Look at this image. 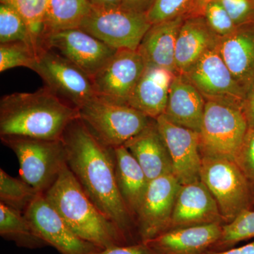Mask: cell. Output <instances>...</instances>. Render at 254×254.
Wrapping results in <instances>:
<instances>
[{
  "instance_id": "6da1fadb",
  "label": "cell",
  "mask_w": 254,
  "mask_h": 254,
  "mask_svg": "<svg viewBox=\"0 0 254 254\" xmlns=\"http://www.w3.org/2000/svg\"><path fill=\"white\" fill-rule=\"evenodd\" d=\"M63 141L68 168L85 193L118 227L128 245L139 243L136 223L117 184L113 148L103 144L80 118L68 125Z\"/></svg>"
},
{
  "instance_id": "7a4b0ae2",
  "label": "cell",
  "mask_w": 254,
  "mask_h": 254,
  "mask_svg": "<svg viewBox=\"0 0 254 254\" xmlns=\"http://www.w3.org/2000/svg\"><path fill=\"white\" fill-rule=\"evenodd\" d=\"M78 118V109L46 87L33 93H14L0 101V137L61 140Z\"/></svg>"
},
{
  "instance_id": "3957f363",
  "label": "cell",
  "mask_w": 254,
  "mask_h": 254,
  "mask_svg": "<svg viewBox=\"0 0 254 254\" xmlns=\"http://www.w3.org/2000/svg\"><path fill=\"white\" fill-rule=\"evenodd\" d=\"M78 237L102 250L128 245L123 233L95 206L67 165L44 194Z\"/></svg>"
},
{
  "instance_id": "277c9868",
  "label": "cell",
  "mask_w": 254,
  "mask_h": 254,
  "mask_svg": "<svg viewBox=\"0 0 254 254\" xmlns=\"http://www.w3.org/2000/svg\"><path fill=\"white\" fill-rule=\"evenodd\" d=\"M78 110L80 120L110 148L125 145L153 120L129 105L119 104L97 95Z\"/></svg>"
},
{
  "instance_id": "5b68a950",
  "label": "cell",
  "mask_w": 254,
  "mask_h": 254,
  "mask_svg": "<svg viewBox=\"0 0 254 254\" xmlns=\"http://www.w3.org/2000/svg\"><path fill=\"white\" fill-rule=\"evenodd\" d=\"M1 140L17 157L21 179L41 194L53 186L67 165L63 139L4 137Z\"/></svg>"
},
{
  "instance_id": "8992f818",
  "label": "cell",
  "mask_w": 254,
  "mask_h": 254,
  "mask_svg": "<svg viewBox=\"0 0 254 254\" xmlns=\"http://www.w3.org/2000/svg\"><path fill=\"white\" fill-rule=\"evenodd\" d=\"M200 180L213 195L225 224L251 210L254 197L236 162L226 157L201 156Z\"/></svg>"
},
{
  "instance_id": "52a82bcc",
  "label": "cell",
  "mask_w": 254,
  "mask_h": 254,
  "mask_svg": "<svg viewBox=\"0 0 254 254\" xmlns=\"http://www.w3.org/2000/svg\"><path fill=\"white\" fill-rule=\"evenodd\" d=\"M248 129L243 110L206 100L199 132L200 155L235 160Z\"/></svg>"
},
{
  "instance_id": "ba28073f",
  "label": "cell",
  "mask_w": 254,
  "mask_h": 254,
  "mask_svg": "<svg viewBox=\"0 0 254 254\" xmlns=\"http://www.w3.org/2000/svg\"><path fill=\"white\" fill-rule=\"evenodd\" d=\"M151 26L146 14L121 6L92 7L79 28L114 49L136 51Z\"/></svg>"
},
{
  "instance_id": "9c48e42d",
  "label": "cell",
  "mask_w": 254,
  "mask_h": 254,
  "mask_svg": "<svg viewBox=\"0 0 254 254\" xmlns=\"http://www.w3.org/2000/svg\"><path fill=\"white\" fill-rule=\"evenodd\" d=\"M31 69L41 76L45 87L76 109L96 95L92 78L53 50L41 48Z\"/></svg>"
},
{
  "instance_id": "30bf717a",
  "label": "cell",
  "mask_w": 254,
  "mask_h": 254,
  "mask_svg": "<svg viewBox=\"0 0 254 254\" xmlns=\"http://www.w3.org/2000/svg\"><path fill=\"white\" fill-rule=\"evenodd\" d=\"M185 75L205 100L243 110L247 93L230 72L215 47L208 50Z\"/></svg>"
},
{
  "instance_id": "8fae6325",
  "label": "cell",
  "mask_w": 254,
  "mask_h": 254,
  "mask_svg": "<svg viewBox=\"0 0 254 254\" xmlns=\"http://www.w3.org/2000/svg\"><path fill=\"white\" fill-rule=\"evenodd\" d=\"M181 187L173 174L149 182L135 219L140 242H147L168 231Z\"/></svg>"
},
{
  "instance_id": "7c38bea8",
  "label": "cell",
  "mask_w": 254,
  "mask_h": 254,
  "mask_svg": "<svg viewBox=\"0 0 254 254\" xmlns=\"http://www.w3.org/2000/svg\"><path fill=\"white\" fill-rule=\"evenodd\" d=\"M42 48L61 55L91 78L118 50L107 46L81 28L64 30L48 35L43 39Z\"/></svg>"
},
{
  "instance_id": "4fadbf2b",
  "label": "cell",
  "mask_w": 254,
  "mask_h": 254,
  "mask_svg": "<svg viewBox=\"0 0 254 254\" xmlns=\"http://www.w3.org/2000/svg\"><path fill=\"white\" fill-rule=\"evenodd\" d=\"M23 214L42 240L61 254H94L103 250L76 235L43 194L38 195Z\"/></svg>"
},
{
  "instance_id": "5bb4252c",
  "label": "cell",
  "mask_w": 254,
  "mask_h": 254,
  "mask_svg": "<svg viewBox=\"0 0 254 254\" xmlns=\"http://www.w3.org/2000/svg\"><path fill=\"white\" fill-rule=\"evenodd\" d=\"M145 67L144 60L137 50H118L92 78L95 93L119 104L128 105Z\"/></svg>"
},
{
  "instance_id": "9a60e30c",
  "label": "cell",
  "mask_w": 254,
  "mask_h": 254,
  "mask_svg": "<svg viewBox=\"0 0 254 254\" xmlns=\"http://www.w3.org/2000/svg\"><path fill=\"white\" fill-rule=\"evenodd\" d=\"M155 120L170 153L174 176L182 185L199 180V133L172 123L163 115Z\"/></svg>"
},
{
  "instance_id": "2e32d148",
  "label": "cell",
  "mask_w": 254,
  "mask_h": 254,
  "mask_svg": "<svg viewBox=\"0 0 254 254\" xmlns=\"http://www.w3.org/2000/svg\"><path fill=\"white\" fill-rule=\"evenodd\" d=\"M210 224L225 225V221L208 188L200 180L182 185L168 230Z\"/></svg>"
},
{
  "instance_id": "e0dca14e",
  "label": "cell",
  "mask_w": 254,
  "mask_h": 254,
  "mask_svg": "<svg viewBox=\"0 0 254 254\" xmlns=\"http://www.w3.org/2000/svg\"><path fill=\"white\" fill-rule=\"evenodd\" d=\"M220 224L172 229L144 243L158 254H207L222 235Z\"/></svg>"
},
{
  "instance_id": "ac0fdd59",
  "label": "cell",
  "mask_w": 254,
  "mask_h": 254,
  "mask_svg": "<svg viewBox=\"0 0 254 254\" xmlns=\"http://www.w3.org/2000/svg\"><path fill=\"white\" fill-rule=\"evenodd\" d=\"M215 48L239 84L248 93L254 82V23L218 37Z\"/></svg>"
},
{
  "instance_id": "d6986e66",
  "label": "cell",
  "mask_w": 254,
  "mask_h": 254,
  "mask_svg": "<svg viewBox=\"0 0 254 254\" xmlns=\"http://www.w3.org/2000/svg\"><path fill=\"white\" fill-rule=\"evenodd\" d=\"M206 100L185 74L177 73L169 92L164 116L178 126L199 133Z\"/></svg>"
},
{
  "instance_id": "ffe728a7",
  "label": "cell",
  "mask_w": 254,
  "mask_h": 254,
  "mask_svg": "<svg viewBox=\"0 0 254 254\" xmlns=\"http://www.w3.org/2000/svg\"><path fill=\"white\" fill-rule=\"evenodd\" d=\"M124 145L136 159L149 182L173 174L170 153L156 120Z\"/></svg>"
},
{
  "instance_id": "44dd1931",
  "label": "cell",
  "mask_w": 254,
  "mask_h": 254,
  "mask_svg": "<svg viewBox=\"0 0 254 254\" xmlns=\"http://www.w3.org/2000/svg\"><path fill=\"white\" fill-rule=\"evenodd\" d=\"M176 74L165 68L145 65L128 105L156 120L165 114L170 86Z\"/></svg>"
},
{
  "instance_id": "7402d4cb",
  "label": "cell",
  "mask_w": 254,
  "mask_h": 254,
  "mask_svg": "<svg viewBox=\"0 0 254 254\" xmlns=\"http://www.w3.org/2000/svg\"><path fill=\"white\" fill-rule=\"evenodd\" d=\"M218 38L203 15L185 18L177 39V73L185 74L208 50L215 48Z\"/></svg>"
},
{
  "instance_id": "603a6c76",
  "label": "cell",
  "mask_w": 254,
  "mask_h": 254,
  "mask_svg": "<svg viewBox=\"0 0 254 254\" xmlns=\"http://www.w3.org/2000/svg\"><path fill=\"white\" fill-rule=\"evenodd\" d=\"M185 18L179 17L152 24L137 50L145 65L177 73L175 50L177 36Z\"/></svg>"
},
{
  "instance_id": "cb8c5ba5",
  "label": "cell",
  "mask_w": 254,
  "mask_h": 254,
  "mask_svg": "<svg viewBox=\"0 0 254 254\" xmlns=\"http://www.w3.org/2000/svg\"><path fill=\"white\" fill-rule=\"evenodd\" d=\"M113 152L119 190L135 222L150 182L143 169L125 145L113 148Z\"/></svg>"
},
{
  "instance_id": "d4e9b609",
  "label": "cell",
  "mask_w": 254,
  "mask_h": 254,
  "mask_svg": "<svg viewBox=\"0 0 254 254\" xmlns=\"http://www.w3.org/2000/svg\"><path fill=\"white\" fill-rule=\"evenodd\" d=\"M91 9L88 0H48L43 39L55 32L79 28Z\"/></svg>"
},
{
  "instance_id": "484cf974",
  "label": "cell",
  "mask_w": 254,
  "mask_h": 254,
  "mask_svg": "<svg viewBox=\"0 0 254 254\" xmlns=\"http://www.w3.org/2000/svg\"><path fill=\"white\" fill-rule=\"evenodd\" d=\"M0 235L18 247L35 250L48 246L24 214L0 203Z\"/></svg>"
},
{
  "instance_id": "4316f807",
  "label": "cell",
  "mask_w": 254,
  "mask_h": 254,
  "mask_svg": "<svg viewBox=\"0 0 254 254\" xmlns=\"http://www.w3.org/2000/svg\"><path fill=\"white\" fill-rule=\"evenodd\" d=\"M40 194L22 179L14 178L0 169V203L24 213Z\"/></svg>"
},
{
  "instance_id": "83f0119b",
  "label": "cell",
  "mask_w": 254,
  "mask_h": 254,
  "mask_svg": "<svg viewBox=\"0 0 254 254\" xmlns=\"http://www.w3.org/2000/svg\"><path fill=\"white\" fill-rule=\"evenodd\" d=\"M22 16L31 31L38 51L42 48L44 20L48 0H0Z\"/></svg>"
},
{
  "instance_id": "f1b7e54d",
  "label": "cell",
  "mask_w": 254,
  "mask_h": 254,
  "mask_svg": "<svg viewBox=\"0 0 254 254\" xmlns=\"http://www.w3.org/2000/svg\"><path fill=\"white\" fill-rule=\"evenodd\" d=\"M21 42L33 46L38 52L26 21L16 10L0 4V44Z\"/></svg>"
},
{
  "instance_id": "f546056e",
  "label": "cell",
  "mask_w": 254,
  "mask_h": 254,
  "mask_svg": "<svg viewBox=\"0 0 254 254\" xmlns=\"http://www.w3.org/2000/svg\"><path fill=\"white\" fill-rule=\"evenodd\" d=\"M254 238V210L242 212L233 221L222 225V235L212 251L233 248L239 242Z\"/></svg>"
},
{
  "instance_id": "4dcf8cb0",
  "label": "cell",
  "mask_w": 254,
  "mask_h": 254,
  "mask_svg": "<svg viewBox=\"0 0 254 254\" xmlns=\"http://www.w3.org/2000/svg\"><path fill=\"white\" fill-rule=\"evenodd\" d=\"M37 53L33 46L21 42L0 44V72L20 66L31 69Z\"/></svg>"
},
{
  "instance_id": "1f68e13d",
  "label": "cell",
  "mask_w": 254,
  "mask_h": 254,
  "mask_svg": "<svg viewBox=\"0 0 254 254\" xmlns=\"http://www.w3.org/2000/svg\"><path fill=\"white\" fill-rule=\"evenodd\" d=\"M197 0H155L147 17L151 24L179 17H189L194 11Z\"/></svg>"
},
{
  "instance_id": "d6a6232c",
  "label": "cell",
  "mask_w": 254,
  "mask_h": 254,
  "mask_svg": "<svg viewBox=\"0 0 254 254\" xmlns=\"http://www.w3.org/2000/svg\"><path fill=\"white\" fill-rule=\"evenodd\" d=\"M202 15L212 31L218 37L228 36L237 29V26L218 0L209 1Z\"/></svg>"
},
{
  "instance_id": "836d02e7",
  "label": "cell",
  "mask_w": 254,
  "mask_h": 254,
  "mask_svg": "<svg viewBox=\"0 0 254 254\" xmlns=\"http://www.w3.org/2000/svg\"><path fill=\"white\" fill-rule=\"evenodd\" d=\"M234 160L247 179L254 197V127H249L243 143Z\"/></svg>"
},
{
  "instance_id": "e575fe53",
  "label": "cell",
  "mask_w": 254,
  "mask_h": 254,
  "mask_svg": "<svg viewBox=\"0 0 254 254\" xmlns=\"http://www.w3.org/2000/svg\"><path fill=\"white\" fill-rule=\"evenodd\" d=\"M238 26L254 23V0H218Z\"/></svg>"
},
{
  "instance_id": "d590c367",
  "label": "cell",
  "mask_w": 254,
  "mask_h": 254,
  "mask_svg": "<svg viewBox=\"0 0 254 254\" xmlns=\"http://www.w3.org/2000/svg\"><path fill=\"white\" fill-rule=\"evenodd\" d=\"M94 254H158L151 247L144 243L133 244L123 246H117L105 249Z\"/></svg>"
},
{
  "instance_id": "8d00e7d4",
  "label": "cell",
  "mask_w": 254,
  "mask_h": 254,
  "mask_svg": "<svg viewBox=\"0 0 254 254\" xmlns=\"http://www.w3.org/2000/svg\"><path fill=\"white\" fill-rule=\"evenodd\" d=\"M154 1L155 0H123L122 6L132 11L147 14Z\"/></svg>"
},
{
  "instance_id": "74e56055",
  "label": "cell",
  "mask_w": 254,
  "mask_h": 254,
  "mask_svg": "<svg viewBox=\"0 0 254 254\" xmlns=\"http://www.w3.org/2000/svg\"><path fill=\"white\" fill-rule=\"evenodd\" d=\"M243 112L248 122L249 127H254V82L246 96Z\"/></svg>"
},
{
  "instance_id": "f35d334b",
  "label": "cell",
  "mask_w": 254,
  "mask_h": 254,
  "mask_svg": "<svg viewBox=\"0 0 254 254\" xmlns=\"http://www.w3.org/2000/svg\"><path fill=\"white\" fill-rule=\"evenodd\" d=\"M207 254H254V241L248 245L238 248H231L223 251H210Z\"/></svg>"
},
{
  "instance_id": "ab89813d",
  "label": "cell",
  "mask_w": 254,
  "mask_h": 254,
  "mask_svg": "<svg viewBox=\"0 0 254 254\" xmlns=\"http://www.w3.org/2000/svg\"><path fill=\"white\" fill-rule=\"evenodd\" d=\"M92 7L113 8L121 6L123 0H88Z\"/></svg>"
},
{
  "instance_id": "60d3db41",
  "label": "cell",
  "mask_w": 254,
  "mask_h": 254,
  "mask_svg": "<svg viewBox=\"0 0 254 254\" xmlns=\"http://www.w3.org/2000/svg\"><path fill=\"white\" fill-rule=\"evenodd\" d=\"M211 0H197L196 5L193 14L192 16H197V15H202L203 9H204L205 5L208 4L209 1Z\"/></svg>"
},
{
  "instance_id": "b9f144b4",
  "label": "cell",
  "mask_w": 254,
  "mask_h": 254,
  "mask_svg": "<svg viewBox=\"0 0 254 254\" xmlns=\"http://www.w3.org/2000/svg\"></svg>"
}]
</instances>
